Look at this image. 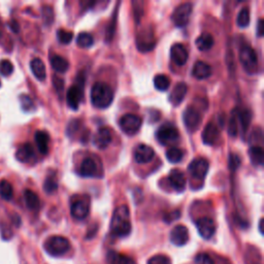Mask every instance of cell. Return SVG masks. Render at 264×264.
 Segmentation results:
<instances>
[{
	"instance_id": "cell-53",
	"label": "cell",
	"mask_w": 264,
	"mask_h": 264,
	"mask_svg": "<svg viewBox=\"0 0 264 264\" xmlns=\"http://www.w3.org/2000/svg\"><path fill=\"white\" fill-rule=\"evenodd\" d=\"M0 88H1V82H0Z\"/></svg>"
},
{
	"instance_id": "cell-23",
	"label": "cell",
	"mask_w": 264,
	"mask_h": 264,
	"mask_svg": "<svg viewBox=\"0 0 264 264\" xmlns=\"http://www.w3.org/2000/svg\"><path fill=\"white\" fill-rule=\"evenodd\" d=\"M16 158L22 163H28L34 158V150L31 144H23L16 152Z\"/></svg>"
},
{
	"instance_id": "cell-35",
	"label": "cell",
	"mask_w": 264,
	"mask_h": 264,
	"mask_svg": "<svg viewBox=\"0 0 264 264\" xmlns=\"http://www.w3.org/2000/svg\"><path fill=\"white\" fill-rule=\"evenodd\" d=\"M0 196H1L4 200H11L14 196V191L12 185L7 181H1L0 182Z\"/></svg>"
},
{
	"instance_id": "cell-48",
	"label": "cell",
	"mask_w": 264,
	"mask_h": 264,
	"mask_svg": "<svg viewBox=\"0 0 264 264\" xmlns=\"http://www.w3.org/2000/svg\"><path fill=\"white\" fill-rule=\"evenodd\" d=\"M180 217H181V212H180V210H173V212H170L169 214H166L163 217V220H164V221L166 223L170 224V223L175 221V220H178Z\"/></svg>"
},
{
	"instance_id": "cell-4",
	"label": "cell",
	"mask_w": 264,
	"mask_h": 264,
	"mask_svg": "<svg viewBox=\"0 0 264 264\" xmlns=\"http://www.w3.org/2000/svg\"><path fill=\"white\" fill-rule=\"evenodd\" d=\"M157 140L163 146L177 144L180 139L178 128L171 123H165L156 131Z\"/></svg>"
},
{
	"instance_id": "cell-24",
	"label": "cell",
	"mask_w": 264,
	"mask_h": 264,
	"mask_svg": "<svg viewBox=\"0 0 264 264\" xmlns=\"http://www.w3.org/2000/svg\"><path fill=\"white\" fill-rule=\"evenodd\" d=\"M30 69L33 75L38 78V81L43 82L47 77L46 65L39 58H34L30 61Z\"/></svg>"
},
{
	"instance_id": "cell-29",
	"label": "cell",
	"mask_w": 264,
	"mask_h": 264,
	"mask_svg": "<svg viewBox=\"0 0 264 264\" xmlns=\"http://www.w3.org/2000/svg\"><path fill=\"white\" fill-rule=\"evenodd\" d=\"M24 200H25L26 207L31 210H38L40 207V201H39L38 196L29 189L25 190L24 192Z\"/></svg>"
},
{
	"instance_id": "cell-42",
	"label": "cell",
	"mask_w": 264,
	"mask_h": 264,
	"mask_svg": "<svg viewBox=\"0 0 264 264\" xmlns=\"http://www.w3.org/2000/svg\"><path fill=\"white\" fill-rule=\"evenodd\" d=\"M148 264H171L170 258L165 255H155L152 258H150Z\"/></svg>"
},
{
	"instance_id": "cell-9",
	"label": "cell",
	"mask_w": 264,
	"mask_h": 264,
	"mask_svg": "<svg viewBox=\"0 0 264 264\" xmlns=\"http://www.w3.org/2000/svg\"><path fill=\"white\" fill-rule=\"evenodd\" d=\"M188 171L196 180H205L208 171V161L205 158H196L188 166Z\"/></svg>"
},
{
	"instance_id": "cell-50",
	"label": "cell",
	"mask_w": 264,
	"mask_h": 264,
	"mask_svg": "<svg viewBox=\"0 0 264 264\" xmlns=\"http://www.w3.org/2000/svg\"><path fill=\"white\" fill-rule=\"evenodd\" d=\"M257 35L259 38H261L263 35V20L260 19L258 21V25H257Z\"/></svg>"
},
{
	"instance_id": "cell-38",
	"label": "cell",
	"mask_w": 264,
	"mask_h": 264,
	"mask_svg": "<svg viewBox=\"0 0 264 264\" xmlns=\"http://www.w3.org/2000/svg\"><path fill=\"white\" fill-rule=\"evenodd\" d=\"M57 38L61 43H63V45H68L74 38V33L72 31L59 29L57 31Z\"/></svg>"
},
{
	"instance_id": "cell-17",
	"label": "cell",
	"mask_w": 264,
	"mask_h": 264,
	"mask_svg": "<svg viewBox=\"0 0 264 264\" xmlns=\"http://www.w3.org/2000/svg\"><path fill=\"white\" fill-rule=\"evenodd\" d=\"M201 137L202 140H204L205 145L214 146L215 144H217L220 138V130L216 124H214L213 122H210L205 127L204 131H202Z\"/></svg>"
},
{
	"instance_id": "cell-51",
	"label": "cell",
	"mask_w": 264,
	"mask_h": 264,
	"mask_svg": "<svg viewBox=\"0 0 264 264\" xmlns=\"http://www.w3.org/2000/svg\"><path fill=\"white\" fill-rule=\"evenodd\" d=\"M10 28H11L15 33H17V32H19V30H20V26H19V24H18L15 20H13V21L11 22Z\"/></svg>"
},
{
	"instance_id": "cell-31",
	"label": "cell",
	"mask_w": 264,
	"mask_h": 264,
	"mask_svg": "<svg viewBox=\"0 0 264 264\" xmlns=\"http://www.w3.org/2000/svg\"><path fill=\"white\" fill-rule=\"evenodd\" d=\"M76 43L82 49H88L94 45V38L90 33L81 32L76 38Z\"/></svg>"
},
{
	"instance_id": "cell-41",
	"label": "cell",
	"mask_w": 264,
	"mask_h": 264,
	"mask_svg": "<svg viewBox=\"0 0 264 264\" xmlns=\"http://www.w3.org/2000/svg\"><path fill=\"white\" fill-rule=\"evenodd\" d=\"M237 131H239V122H237L236 115L233 113L229 120V124H228V133L231 136H236Z\"/></svg>"
},
{
	"instance_id": "cell-47",
	"label": "cell",
	"mask_w": 264,
	"mask_h": 264,
	"mask_svg": "<svg viewBox=\"0 0 264 264\" xmlns=\"http://www.w3.org/2000/svg\"><path fill=\"white\" fill-rule=\"evenodd\" d=\"M116 20H117V16L115 17V16H113V20H112V23L108 26V28H107V38H105V40H111L112 38H113V32H115V28H116V26H115V24H116Z\"/></svg>"
},
{
	"instance_id": "cell-6",
	"label": "cell",
	"mask_w": 264,
	"mask_h": 264,
	"mask_svg": "<svg viewBox=\"0 0 264 264\" xmlns=\"http://www.w3.org/2000/svg\"><path fill=\"white\" fill-rule=\"evenodd\" d=\"M143 119L133 115V113H126L119 121V126L121 130L127 135H134L138 130L142 128Z\"/></svg>"
},
{
	"instance_id": "cell-20",
	"label": "cell",
	"mask_w": 264,
	"mask_h": 264,
	"mask_svg": "<svg viewBox=\"0 0 264 264\" xmlns=\"http://www.w3.org/2000/svg\"><path fill=\"white\" fill-rule=\"evenodd\" d=\"M187 91H188V86L185 84V83H179L174 86L173 90L170 92V102L173 105V107H178V105H180L184 98L185 96H186L187 94Z\"/></svg>"
},
{
	"instance_id": "cell-40",
	"label": "cell",
	"mask_w": 264,
	"mask_h": 264,
	"mask_svg": "<svg viewBox=\"0 0 264 264\" xmlns=\"http://www.w3.org/2000/svg\"><path fill=\"white\" fill-rule=\"evenodd\" d=\"M41 14H42V18L43 21L47 25H51L54 21V12H53V8L51 6H43L41 8Z\"/></svg>"
},
{
	"instance_id": "cell-30",
	"label": "cell",
	"mask_w": 264,
	"mask_h": 264,
	"mask_svg": "<svg viewBox=\"0 0 264 264\" xmlns=\"http://www.w3.org/2000/svg\"><path fill=\"white\" fill-rule=\"evenodd\" d=\"M236 118H237V122L241 124L243 132L245 133V132L248 131L250 123L252 121V112L250 110H243V111L237 112Z\"/></svg>"
},
{
	"instance_id": "cell-11",
	"label": "cell",
	"mask_w": 264,
	"mask_h": 264,
	"mask_svg": "<svg viewBox=\"0 0 264 264\" xmlns=\"http://www.w3.org/2000/svg\"><path fill=\"white\" fill-rule=\"evenodd\" d=\"M197 231L202 239L210 240L216 232V224L213 219L208 217H202L196 222Z\"/></svg>"
},
{
	"instance_id": "cell-15",
	"label": "cell",
	"mask_w": 264,
	"mask_h": 264,
	"mask_svg": "<svg viewBox=\"0 0 264 264\" xmlns=\"http://www.w3.org/2000/svg\"><path fill=\"white\" fill-rule=\"evenodd\" d=\"M170 58L178 66H183L186 64L189 58V53L182 43H174L170 49Z\"/></svg>"
},
{
	"instance_id": "cell-13",
	"label": "cell",
	"mask_w": 264,
	"mask_h": 264,
	"mask_svg": "<svg viewBox=\"0 0 264 264\" xmlns=\"http://www.w3.org/2000/svg\"><path fill=\"white\" fill-rule=\"evenodd\" d=\"M170 243L177 247L185 245L189 241L188 228L184 225H177L172 228L170 235Z\"/></svg>"
},
{
	"instance_id": "cell-19",
	"label": "cell",
	"mask_w": 264,
	"mask_h": 264,
	"mask_svg": "<svg viewBox=\"0 0 264 264\" xmlns=\"http://www.w3.org/2000/svg\"><path fill=\"white\" fill-rule=\"evenodd\" d=\"M169 181L170 186L178 192H183L186 188L187 180L183 171L180 170H172L169 175Z\"/></svg>"
},
{
	"instance_id": "cell-28",
	"label": "cell",
	"mask_w": 264,
	"mask_h": 264,
	"mask_svg": "<svg viewBox=\"0 0 264 264\" xmlns=\"http://www.w3.org/2000/svg\"><path fill=\"white\" fill-rule=\"evenodd\" d=\"M250 160L254 166L263 165L264 160V151L261 146H253L250 148L249 151Z\"/></svg>"
},
{
	"instance_id": "cell-1",
	"label": "cell",
	"mask_w": 264,
	"mask_h": 264,
	"mask_svg": "<svg viewBox=\"0 0 264 264\" xmlns=\"http://www.w3.org/2000/svg\"><path fill=\"white\" fill-rule=\"evenodd\" d=\"M127 206H121L116 208L111 222V231L113 235L117 237H126L130 234L132 226Z\"/></svg>"
},
{
	"instance_id": "cell-25",
	"label": "cell",
	"mask_w": 264,
	"mask_h": 264,
	"mask_svg": "<svg viewBox=\"0 0 264 264\" xmlns=\"http://www.w3.org/2000/svg\"><path fill=\"white\" fill-rule=\"evenodd\" d=\"M35 143L38 145V151L42 155H47L49 153V143H50V135L46 131H37L35 133Z\"/></svg>"
},
{
	"instance_id": "cell-16",
	"label": "cell",
	"mask_w": 264,
	"mask_h": 264,
	"mask_svg": "<svg viewBox=\"0 0 264 264\" xmlns=\"http://www.w3.org/2000/svg\"><path fill=\"white\" fill-rule=\"evenodd\" d=\"M154 150L147 145H138L134 151V159L138 164H147L153 160Z\"/></svg>"
},
{
	"instance_id": "cell-43",
	"label": "cell",
	"mask_w": 264,
	"mask_h": 264,
	"mask_svg": "<svg viewBox=\"0 0 264 264\" xmlns=\"http://www.w3.org/2000/svg\"><path fill=\"white\" fill-rule=\"evenodd\" d=\"M81 121L80 120H72L69 123H68V125H67V129H66V134L69 136V137H72L73 134H75V132L78 130V128H80L81 126Z\"/></svg>"
},
{
	"instance_id": "cell-32",
	"label": "cell",
	"mask_w": 264,
	"mask_h": 264,
	"mask_svg": "<svg viewBox=\"0 0 264 264\" xmlns=\"http://www.w3.org/2000/svg\"><path fill=\"white\" fill-rule=\"evenodd\" d=\"M154 86L157 90H159L161 92L169 90V88L170 86V77L165 75H157L154 77Z\"/></svg>"
},
{
	"instance_id": "cell-5",
	"label": "cell",
	"mask_w": 264,
	"mask_h": 264,
	"mask_svg": "<svg viewBox=\"0 0 264 264\" xmlns=\"http://www.w3.org/2000/svg\"><path fill=\"white\" fill-rule=\"evenodd\" d=\"M240 61L248 74H255L258 67V58L255 50L249 46L244 45L240 50Z\"/></svg>"
},
{
	"instance_id": "cell-10",
	"label": "cell",
	"mask_w": 264,
	"mask_h": 264,
	"mask_svg": "<svg viewBox=\"0 0 264 264\" xmlns=\"http://www.w3.org/2000/svg\"><path fill=\"white\" fill-rule=\"evenodd\" d=\"M183 121L185 127L187 128L189 132L193 133V132H195L200 126L201 116L196 109L189 107L185 110L183 113Z\"/></svg>"
},
{
	"instance_id": "cell-2",
	"label": "cell",
	"mask_w": 264,
	"mask_h": 264,
	"mask_svg": "<svg viewBox=\"0 0 264 264\" xmlns=\"http://www.w3.org/2000/svg\"><path fill=\"white\" fill-rule=\"evenodd\" d=\"M91 103L96 109H107L113 100V90L107 83H95L90 93Z\"/></svg>"
},
{
	"instance_id": "cell-3",
	"label": "cell",
	"mask_w": 264,
	"mask_h": 264,
	"mask_svg": "<svg viewBox=\"0 0 264 264\" xmlns=\"http://www.w3.org/2000/svg\"><path fill=\"white\" fill-rule=\"evenodd\" d=\"M43 249L53 257H61L70 249V243L64 236H51L43 244Z\"/></svg>"
},
{
	"instance_id": "cell-22",
	"label": "cell",
	"mask_w": 264,
	"mask_h": 264,
	"mask_svg": "<svg viewBox=\"0 0 264 264\" xmlns=\"http://www.w3.org/2000/svg\"><path fill=\"white\" fill-rule=\"evenodd\" d=\"M212 67L207 63L204 62V61H197L192 69V75L197 80H206V78L212 75Z\"/></svg>"
},
{
	"instance_id": "cell-7",
	"label": "cell",
	"mask_w": 264,
	"mask_h": 264,
	"mask_svg": "<svg viewBox=\"0 0 264 264\" xmlns=\"http://www.w3.org/2000/svg\"><path fill=\"white\" fill-rule=\"evenodd\" d=\"M192 10H193L192 3L186 2V3L180 4L173 11L171 15V21L173 22L175 26H177V27H180V28L185 27V26L189 23Z\"/></svg>"
},
{
	"instance_id": "cell-37",
	"label": "cell",
	"mask_w": 264,
	"mask_h": 264,
	"mask_svg": "<svg viewBox=\"0 0 264 264\" xmlns=\"http://www.w3.org/2000/svg\"><path fill=\"white\" fill-rule=\"evenodd\" d=\"M20 104H21V108L24 112L26 113H31L35 110V105H34V102L33 100L31 99L30 96H28L27 94H22L20 95Z\"/></svg>"
},
{
	"instance_id": "cell-14",
	"label": "cell",
	"mask_w": 264,
	"mask_h": 264,
	"mask_svg": "<svg viewBox=\"0 0 264 264\" xmlns=\"http://www.w3.org/2000/svg\"><path fill=\"white\" fill-rule=\"evenodd\" d=\"M156 41L153 32H149L148 30L139 32L136 39V46L138 51L140 52H149L152 51L155 47Z\"/></svg>"
},
{
	"instance_id": "cell-52",
	"label": "cell",
	"mask_w": 264,
	"mask_h": 264,
	"mask_svg": "<svg viewBox=\"0 0 264 264\" xmlns=\"http://www.w3.org/2000/svg\"><path fill=\"white\" fill-rule=\"evenodd\" d=\"M259 231L261 234H263V219H261L259 221Z\"/></svg>"
},
{
	"instance_id": "cell-8",
	"label": "cell",
	"mask_w": 264,
	"mask_h": 264,
	"mask_svg": "<svg viewBox=\"0 0 264 264\" xmlns=\"http://www.w3.org/2000/svg\"><path fill=\"white\" fill-rule=\"evenodd\" d=\"M83 97H84V81H81L76 84H74L67 91L66 101L68 107L74 111H77Z\"/></svg>"
},
{
	"instance_id": "cell-49",
	"label": "cell",
	"mask_w": 264,
	"mask_h": 264,
	"mask_svg": "<svg viewBox=\"0 0 264 264\" xmlns=\"http://www.w3.org/2000/svg\"><path fill=\"white\" fill-rule=\"evenodd\" d=\"M118 264H135L134 260H132L126 255H119L118 256Z\"/></svg>"
},
{
	"instance_id": "cell-34",
	"label": "cell",
	"mask_w": 264,
	"mask_h": 264,
	"mask_svg": "<svg viewBox=\"0 0 264 264\" xmlns=\"http://www.w3.org/2000/svg\"><path fill=\"white\" fill-rule=\"evenodd\" d=\"M57 189L58 182L55 174H49L45 181V184H43V190H45V192L48 193V194H53V193L56 192Z\"/></svg>"
},
{
	"instance_id": "cell-21",
	"label": "cell",
	"mask_w": 264,
	"mask_h": 264,
	"mask_svg": "<svg viewBox=\"0 0 264 264\" xmlns=\"http://www.w3.org/2000/svg\"><path fill=\"white\" fill-rule=\"evenodd\" d=\"M97 164L92 159V158H86L80 165L78 173L84 178H92L97 174Z\"/></svg>"
},
{
	"instance_id": "cell-27",
	"label": "cell",
	"mask_w": 264,
	"mask_h": 264,
	"mask_svg": "<svg viewBox=\"0 0 264 264\" xmlns=\"http://www.w3.org/2000/svg\"><path fill=\"white\" fill-rule=\"evenodd\" d=\"M195 43H196V47L199 51L205 52V51H208L209 49L213 48L215 40H214V38L210 34L204 33V34H201L199 38H197Z\"/></svg>"
},
{
	"instance_id": "cell-12",
	"label": "cell",
	"mask_w": 264,
	"mask_h": 264,
	"mask_svg": "<svg viewBox=\"0 0 264 264\" xmlns=\"http://www.w3.org/2000/svg\"><path fill=\"white\" fill-rule=\"evenodd\" d=\"M90 212V204H89V199H76L75 200L72 207H70V213H72V216L76 219V220H84L87 218V216L89 215Z\"/></svg>"
},
{
	"instance_id": "cell-26",
	"label": "cell",
	"mask_w": 264,
	"mask_h": 264,
	"mask_svg": "<svg viewBox=\"0 0 264 264\" xmlns=\"http://www.w3.org/2000/svg\"><path fill=\"white\" fill-rule=\"evenodd\" d=\"M51 65L58 74H65L69 68V62L62 56L54 55L51 57Z\"/></svg>"
},
{
	"instance_id": "cell-45",
	"label": "cell",
	"mask_w": 264,
	"mask_h": 264,
	"mask_svg": "<svg viewBox=\"0 0 264 264\" xmlns=\"http://www.w3.org/2000/svg\"><path fill=\"white\" fill-rule=\"evenodd\" d=\"M195 264H215L212 257L207 253H199L195 256Z\"/></svg>"
},
{
	"instance_id": "cell-33",
	"label": "cell",
	"mask_w": 264,
	"mask_h": 264,
	"mask_svg": "<svg viewBox=\"0 0 264 264\" xmlns=\"http://www.w3.org/2000/svg\"><path fill=\"white\" fill-rule=\"evenodd\" d=\"M236 24L242 28L248 27L250 24V11L248 7L242 8V11L239 13V15H237Z\"/></svg>"
},
{
	"instance_id": "cell-36",
	"label": "cell",
	"mask_w": 264,
	"mask_h": 264,
	"mask_svg": "<svg viewBox=\"0 0 264 264\" xmlns=\"http://www.w3.org/2000/svg\"><path fill=\"white\" fill-rule=\"evenodd\" d=\"M166 159L170 163H179L183 159V152L178 148H170L166 151Z\"/></svg>"
},
{
	"instance_id": "cell-44",
	"label": "cell",
	"mask_w": 264,
	"mask_h": 264,
	"mask_svg": "<svg viewBox=\"0 0 264 264\" xmlns=\"http://www.w3.org/2000/svg\"><path fill=\"white\" fill-rule=\"evenodd\" d=\"M241 158L239 155H236L234 153L229 154V158H228V164H229V169L231 170H236L239 167L241 166Z\"/></svg>"
},
{
	"instance_id": "cell-46",
	"label": "cell",
	"mask_w": 264,
	"mask_h": 264,
	"mask_svg": "<svg viewBox=\"0 0 264 264\" xmlns=\"http://www.w3.org/2000/svg\"><path fill=\"white\" fill-rule=\"evenodd\" d=\"M53 85H54L57 93L61 94L63 92V90H64V81L62 80V78L57 76V75H54V77H53Z\"/></svg>"
},
{
	"instance_id": "cell-18",
	"label": "cell",
	"mask_w": 264,
	"mask_h": 264,
	"mask_svg": "<svg viewBox=\"0 0 264 264\" xmlns=\"http://www.w3.org/2000/svg\"><path fill=\"white\" fill-rule=\"evenodd\" d=\"M111 143H112V133L110 129L107 127L99 128L93 137L94 146L99 150H104L105 148H108L110 146Z\"/></svg>"
},
{
	"instance_id": "cell-39",
	"label": "cell",
	"mask_w": 264,
	"mask_h": 264,
	"mask_svg": "<svg viewBox=\"0 0 264 264\" xmlns=\"http://www.w3.org/2000/svg\"><path fill=\"white\" fill-rule=\"evenodd\" d=\"M14 72V65L10 60L0 61V75L3 76H10Z\"/></svg>"
}]
</instances>
